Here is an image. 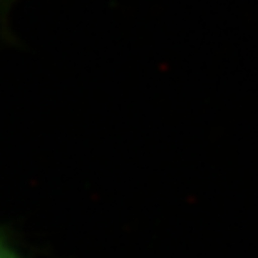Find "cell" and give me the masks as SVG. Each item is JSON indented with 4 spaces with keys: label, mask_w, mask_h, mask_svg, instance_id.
Instances as JSON below:
<instances>
[{
    "label": "cell",
    "mask_w": 258,
    "mask_h": 258,
    "mask_svg": "<svg viewBox=\"0 0 258 258\" xmlns=\"http://www.w3.org/2000/svg\"><path fill=\"white\" fill-rule=\"evenodd\" d=\"M0 258H25L20 251H17L7 240L0 235Z\"/></svg>",
    "instance_id": "cell-1"
}]
</instances>
